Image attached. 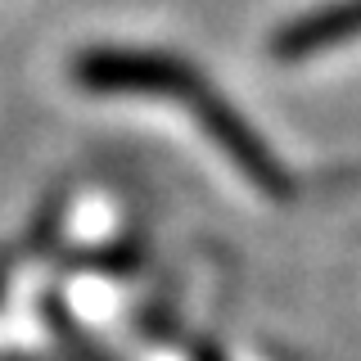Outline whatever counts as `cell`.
Segmentation results:
<instances>
[{"mask_svg": "<svg viewBox=\"0 0 361 361\" xmlns=\"http://www.w3.org/2000/svg\"><path fill=\"white\" fill-rule=\"evenodd\" d=\"M77 267H90V271H113V276H127V271H135V262H140V253H131V248H95V253H82L73 257Z\"/></svg>", "mask_w": 361, "mask_h": 361, "instance_id": "obj_4", "label": "cell"}, {"mask_svg": "<svg viewBox=\"0 0 361 361\" xmlns=\"http://www.w3.org/2000/svg\"><path fill=\"white\" fill-rule=\"evenodd\" d=\"M185 109L195 113V122L203 127V135H208V140L244 172L248 185H257L267 199H289L293 195V176L285 172V163L267 149V140L240 118V109H235L221 90H212L208 82H203L195 95H190Z\"/></svg>", "mask_w": 361, "mask_h": 361, "instance_id": "obj_2", "label": "cell"}, {"mask_svg": "<svg viewBox=\"0 0 361 361\" xmlns=\"http://www.w3.org/2000/svg\"><path fill=\"white\" fill-rule=\"evenodd\" d=\"M73 82L90 95H149L190 104L203 86V73L190 59L163 50H122V45H95L73 59Z\"/></svg>", "mask_w": 361, "mask_h": 361, "instance_id": "obj_1", "label": "cell"}, {"mask_svg": "<svg viewBox=\"0 0 361 361\" xmlns=\"http://www.w3.org/2000/svg\"><path fill=\"white\" fill-rule=\"evenodd\" d=\"M357 37H361V0H334V5H321L312 14L285 23V27H276L271 54L280 63H289V59L321 54V50H338V45H348Z\"/></svg>", "mask_w": 361, "mask_h": 361, "instance_id": "obj_3", "label": "cell"}, {"mask_svg": "<svg viewBox=\"0 0 361 361\" xmlns=\"http://www.w3.org/2000/svg\"><path fill=\"white\" fill-rule=\"evenodd\" d=\"M195 361H226V353H221L217 343H199L195 348Z\"/></svg>", "mask_w": 361, "mask_h": 361, "instance_id": "obj_5", "label": "cell"}]
</instances>
